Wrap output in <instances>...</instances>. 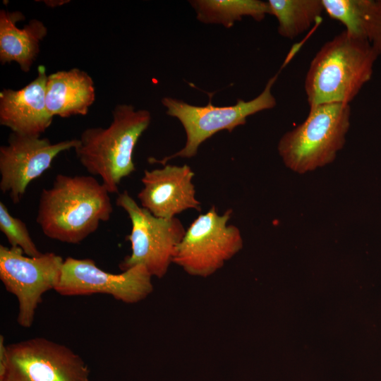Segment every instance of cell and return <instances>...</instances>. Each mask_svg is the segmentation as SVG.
Segmentation results:
<instances>
[{
	"label": "cell",
	"instance_id": "1",
	"mask_svg": "<svg viewBox=\"0 0 381 381\" xmlns=\"http://www.w3.org/2000/svg\"><path fill=\"white\" fill-rule=\"evenodd\" d=\"M109 194L92 176L58 174L52 186L42 190L36 222L48 238L80 243L110 219Z\"/></svg>",
	"mask_w": 381,
	"mask_h": 381
},
{
	"label": "cell",
	"instance_id": "2",
	"mask_svg": "<svg viewBox=\"0 0 381 381\" xmlns=\"http://www.w3.org/2000/svg\"><path fill=\"white\" fill-rule=\"evenodd\" d=\"M378 56L368 42L346 30L326 42L306 75L304 90L309 107L349 104L370 80Z\"/></svg>",
	"mask_w": 381,
	"mask_h": 381
},
{
	"label": "cell",
	"instance_id": "3",
	"mask_svg": "<svg viewBox=\"0 0 381 381\" xmlns=\"http://www.w3.org/2000/svg\"><path fill=\"white\" fill-rule=\"evenodd\" d=\"M150 121L149 111L119 104L112 111L109 126L87 128L78 138L74 150L80 163L89 174L101 178L109 193H118L121 180L135 171L134 148Z\"/></svg>",
	"mask_w": 381,
	"mask_h": 381
},
{
	"label": "cell",
	"instance_id": "4",
	"mask_svg": "<svg viewBox=\"0 0 381 381\" xmlns=\"http://www.w3.org/2000/svg\"><path fill=\"white\" fill-rule=\"evenodd\" d=\"M350 119L349 104L310 107L306 119L278 143L284 165L292 171L306 174L333 162L345 145Z\"/></svg>",
	"mask_w": 381,
	"mask_h": 381
},
{
	"label": "cell",
	"instance_id": "5",
	"mask_svg": "<svg viewBox=\"0 0 381 381\" xmlns=\"http://www.w3.org/2000/svg\"><path fill=\"white\" fill-rule=\"evenodd\" d=\"M277 76L276 74L270 78L258 97L247 102L238 99L231 106L215 107L210 100L207 105L199 107L169 97L162 98L167 114L177 118L183 125L186 143L179 152L157 162L164 164L174 157H192L197 154L199 146L218 131L226 130L231 133L237 126L245 124L248 116L274 108L277 101L272 88Z\"/></svg>",
	"mask_w": 381,
	"mask_h": 381
},
{
	"label": "cell",
	"instance_id": "6",
	"mask_svg": "<svg viewBox=\"0 0 381 381\" xmlns=\"http://www.w3.org/2000/svg\"><path fill=\"white\" fill-rule=\"evenodd\" d=\"M117 206L123 208L131 222V231L126 236L131 253L119 264L125 271L136 265H143L152 277L162 278L175 255L176 249L186 230L176 217L159 218L133 200L126 190L119 194Z\"/></svg>",
	"mask_w": 381,
	"mask_h": 381
},
{
	"label": "cell",
	"instance_id": "7",
	"mask_svg": "<svg viewBox=\"0 0 381 381\" xmlns=\"http://www.w3.org/2000/svg\"><path fill=\"white\" fill-rule=\"evenodd\" d=\"M232 210L217 214L214 206L200 214L178 245L173 262L190 275L207 277L220 269L243 247L240 230L227 225Z\"/></svg>",
	"mask_w": 381,
	"mask_h": 381
},
{
	"label": "cell",
	"instance_id": "8",
	"mask_svg": "<svg viewBox=\"0 0 381 381\" xmlns=\"http://www.w3.org/2000/svg\"><path fill=\"white\" fill-rule=\"evenodd\" d=\"M83 358L65 345L35 337L6 345L0 381H89Z\"/></svg>",
	"mask_w": 381,
	"mask_h": 381
},
{
	"label": "cell",
	"instance_id": "9",
	"mask_svg": "<svg viewBox=\"0 0 381 381\" xmlns=\"http://www.w3.org/2000/svg\"><path fill=\"white\" fill-rule=\"evenodd\" d=\"M23 253L20 248L0 246V279L18 300V325L29 328L43 294L58 285L64 260L54 253L37 257Z\"/></svg>",
	"mask_w": 381,
	"mask_h": 381
},
{
	"label": "cell",
	"instance_id": "10",
	"mask_svg": "<svg viewBox=\"0 0 381 381\" xmlns=\"http://www.w3.org/2000/svg\"><path fill=\"white\" fill-rule=\"evenodd\" d=\"M55 291L66 296L108 294L123 303H135L152 292L153 285L152 275L141 265L112 274L98 267L91 259L68 257Z\"/></svg>",
	"mask_w": 381,
	"mask_h": 381
},
{
	"label": "cell",
	"instance_id": "11",
	"mask_svg": "<svg viewBox=\"0 0 381 381\" xmlns=\"http://www.w3.org/2000/svg\"><path fill=\"white\" fill-rule=\"evenodd\" d=\"M78 138L52 143L40 136L11 132L7 144L0 147V190L13 203L20 202L31 181L48 169L55 157L74 149Z\"/></svg>",
	"mask_w": 381,
	"mask_h": 381
},
{
	"label": "cell",
	"instance_id": "12",
	"mask_svg": "<svg viewBox=\"0 0 381 381\" xmlns=\"http://www.w3.org/2000/svg\"><path fill=\"white\" fill-rule=\"evenodd\" d=\"M194 172L187 164H167L162 169L145 170L143 188L138 194L141 206L154 216L171 219L188 209L201 210L192 182Z\"/></svg>",
	"mask_w": 381,
	"mask_h": 381
},
{
	"label": "cell",
	"instance_id": "13",
	"mask_svg": "<svg viewBox=\"0 0 381 381\" xmlns=\"http://www.w3.org/2000/svg\"><path fill=\"white\" fill-rule=\"evenodd\" d=\"M47 76L45 67L40 65L37 77L25 87L1 91V126L13 133L30 136H40L50 126L53 117L45 100Z\"/></svg>",
	"mask_w": 381,
	"mask_h": 381
},
{
	"label": "cell",
	"instance_id": "14",
	"mask_svg": "<svg viewBox=\"0 0 381 381\" xmlns=\"http://www.w3.org/2000/svg\"><path fill=\"white\" fill-rule=\"evenodd\" d=\"M95 99L94 81L81 69L59 71L47 76L45 100L52 117L86 115Z\"/></svg>",
	"mask_w": 381,
	"mask_h": 381
},
{
	"label": "cell",
	"instance_id": "15",
	"mask_svg": "<svg viewBox=\"0 0 381 381\" xmlns=\"http://www.w3.org/2000/svg\"><path fill=\"white\" fill-rule=\"evenodd\" d=\"M24 19L20 11H0V61L3 65L15 61L22 71L28 72L48 30L42 21L35 18L18 28L16 23Z\"/></svg>",
	"mask_w": 381,
	"mask_h": 381
},
{
	"label": "cell",
	"instance_id": "16",
	"mask_svg": "<svg viewBox=\"0 0 381 381\" xmlns=\"http://www.w3.org/2000/svg\"><path fill=\"white\" fill-rule=\"evenodd\" d=\"M328 16L353 36L368 42L381 56L380 0H322Z\"/></svg>",
	"mask_w": 381,
	"mask_h": 381
},
{
	"label": "cell",
	"instance_id": "17",
	"mask_svg": "<svg viewBox=\"0 0 381 381\" xmlns=\"http://www.w3.org/2000/svg\"><path fill=\"white\" fill-rule=\"evenodd\" d=\"M190 4L199 21L222 24L227 28L244 16L261 21L270 14L267 1L259 0H195Z\"/></svg>",
	"mask_w": 381,
	"mask_h": 381
},
{
	"label": "cell",
	"instance_id": "18",
	"mask_svg": "<svg viewBox=\"0 0 381 381\" xmlns=\"http://www.w3.org/2000/svg\"><path fill=\"white\" fill-rule=\"evenodd\" d=\"M270 14L278 20V32L293 40L308 30L323 11L322 0H269Z\"/></svg>",
	"mask_w": 381,
	"mask_h": 381
},
{
	"label": "cell",
	"instance_id": "19",
	"mask_svg": "<svg viewBox=\"0 0 381 381\" xmlns=\"http://www.w3.org/2000/svg\"><path fill=\"white\" fill-rule=\"evenodd\" d=\"M0 230L6 237L11 247L20 248L30 257L42 255L32 239L26 224L13 217L3 202H0Z\"/></svg>",
	"mask_w": 381,
	"mask_h": 381
}]
</instances>
